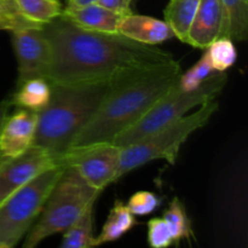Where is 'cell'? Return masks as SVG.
Listing matches in <instances>:
<instances>
[{"instance_id":"cell-20","label":"cell","mask_w":248,"mask_h":248,"mask_svg":"<svg viewBox=\"0 0 248 248\" xmlns=\"http://www.w3.org/2000/svg\"><path fill=\"white\" fill-rule=\"evenodd\" d=\"M19 12L33 23L45 26L62 15L60 0H15Z\"/></svg>"},{"instance_id":"cell-22","label":"cell","mask_w":248,"mask_h":248,"mask_svg":"<svg viewBox=\"0 0 248 248\" xmlns=\"http://www.w3.org/2000/svg\"><path fill=\"white\" fill-rule=\"evenodd\" d=\"M208 57L216 72H225L232 67L236 61L237 52L232 39L219 36L207 47Z\"/></svg>"},{"instance_id":"cell-27","label":"cell","mask_w":248,"mask_h":248,"mask_svg":"<svg viewBox=\"0 0 248 248\" xmlns=\"http://www.w3.org/2000/svg\"><path fill=\"white\" fill-rule=\"evenodd\" d=\"M132 0H96V4L118 12H131L130 4Z\"/></svg>"},{"instance_id":"cell-2","label":"cell","mask_w":248,"mask_h":248,"mask_svg":"<svg viewBox=\"0 0 248 248\" xmlns=\"http://www.w3.org/2000/svg\"><path fill=\"white\" fill-rule=\"evenodd\" d=\"M181 74V64L171 61L127 70L111 79L98 108L74 138L69 150L113 143L178 84Z\"/></svg>"},{"instance_id":"cell-8","label":"cell","mask_w":248,"mask_h":248,"mask_svg":"<svg viewBox=\"0 0 248 248\" xmlns=\"http://www.w3.org/2000/svg\"><path fill=\"white\" fill-rule=\"evenodd\" d=\"M121 148L114 143H99L70 149L63 155V166L74 167L92 188L103 191L118 181Z\"/></svg>"},{"instance_id":"cell-18","label":"cell","mask_w":248,"mask_h":248,"mask_svg":"<svg viewBox=\"0 0 248 248\" xmlns=\"http://www.w3.org/2000/svg\"><path fill=\"white\" fill-rule=\"evenodd\" d=\"M200 0H170L165 9V22L174 36L186 43Z\"/></svg>"},{"instance_id":"cell-5","label":"cell","mask_w":248,"mask_h":248,"mask_svg":"<svg viewBox=\"0 0 248 248\" xmlns=\"http://www.w3.org/2000/svg\"><path fill=\"white\" fill-rule=\"evenodd\" d=\"M218 107L219 104L216 99L205 102L195 113L186 114L147 137L121 148L118 179L155 160H166L173 165L178 157L181 147L186 142L189 136L203 127L217 111Z\"/></svg>"},{"instance_id":"cell-6","label":"cell","mask_w":248,"mask_h":248,"mask_svg":"<svg viewBox=\"0 0 248 248\" xmlns=\"http://www.w3.org/2000/svg\"><path fill=\"white\" fill-rule=\"evenodd\" d=\"M227 81V73L215 72L200 86L190 91L181 89L177 84L173 89L162 96L142 119L120 133L113 143L120 148L126 147L183 118L196 107L217 98Z\"/></svg>"},{"instance_id":"cell-26","label":"cell","mask_w":248,"mask_h":248,"mask_svg":"<svg viewBox=\"0 0 248 248\" xmlns=\"http://www.w3.org/2000/svg\"><path fill=\"white\" fill-rule=\"evenodd\" d=\"M161 203V199L152 191H138L127 202V207L135 216H147L155 212Z\"/></svg>"},{"instance_id":"cell-4","label":"cell","mask_w":248,"mask_h":248,"mask_svg":"<svg viewBox=\"0 0 248 248\" xmlns=\"http://www.w3.org/2000/svg\"><path fill=\"white\" fill-rule=\"evenodd\" d=\"M102 191L92 188L74 167L64 166L48 194L40 216L28 232L24 248H34L52 235L63 232L96 202Z\"/></svg>"},{"instance_id":"cell-24","label":"cell","mask_w":248,"mask_h":248,"mask_svg":"<svg viewBox=\"0 0 248 248\" xmlns=\"http://www.w3.org/2000/svg\"><path fill=\"white\" fill-rule=\"evenodd\" d=\"M215 72L216 70L213 68L212 63H211L208 53L206 52L193 68H190L184 74L182 73L181 78H179L178 86L181 89L186 90V91H190V90H194L200 86Z\"/></svg>"},{"instance_id":"cell-10","label":"cell","mask_w":248,"mask_h":248,"mask_svg":"<svg viewBox=\"0 0 248 248\" xmlns=\"http://www.w3.org/2000/svg\"><path fill=\"white\" fill-rule=\"evenodd\" d=\"M17 60L16 86L33 78H46L51 65V45L43 27H29L11 31Z\"/></svg>"},{"instance_id":"cell-1","label":"cell","mask_w":248,"mask_h":248,"mask_svg":"<svg viewBox=\"0 0 248 248\" xmlns=\"http://www.w3.org/2000/svg\"><path fill=\"white\" fill-rule=\"evenodd\" d=\"M51 45V65L46 79L53 84L111 80L127 70L174 61L172 53L145 45L119 33L82 29L65 18L44 26Z\"/></svg>"},{"instance_id":"cell-3","label":"cell","mask_w":248,"mask_h":248,"mask_svg":"<svg viewBox=\"0 0 248 248\" xmlns=\"http://www.w3.org/2000/svg\"><path fill=\"white\" fill-rule=\"evenodd\" d=\"M50 84V101L45 108L38 111L33 144L62 160L78 133L98 108L108 91L110 80Z\"/></svg>"},{"instance_id":"cell-14","label":"cell","mask_w":248,"mask_h":248,"mask_svg":"<svg viewBox=\"0 0 248 248\" xmlns=\"http://www.w3.org/2000/svg\"><path fill=\"white\" fill-rule=\"evenodd\" d=\"M92 2L78 7H63L62 16L82 29L103 33H118L119 24L125 15Z\"/></svg>"},{"instance_id":"cell-29","label":"cell","mask_w":248,"mask_h":248,"mask_svg":"<svg viewBox=\"0 0 248 248\" xmlns=\"http://www.w3.org/2000/svg\"><path fill=\"white\" fill-rule=\"evenodd\" d=\"M96 0H67L64 7H78V6H84V5L92 4Z\"/></svg>"},{"instance_id":"cell-11","label":"cell","mask_w":248,"mask_h":248,"mask_svg":"<svg viewBox=\"0 0 248 248\" xmlns=\"http://www.w3.org/2000/svg\"><path fill=\"white\" fill-rule=\"evenodd\" d=\"M38 124V111L18 108L5 118L0 128V157L22 154L34 142Z\"/></svg>"},{"instance_id":"cell-13","label":"cell","mask_w":248,"mask_h":248,"mask_svg":"<svg viewBox=\"0 0 248 248\" xmlns=\"http://www.w3.org/2000/svg\"><path fill=\"white\" fill-rule=\"evenodd\" d=\"M118 33L137 43L155 46L174 36L172 29L165 21L144 15H136L132 11L121 19Z\"/></svg>"},{"instance_id":"cell-17","label":"cell","mask_w":248,"mask_h":248,"mask_svg":"<svg viewBox=\"0 0 248 248\" xmlns=\"http://www.w3.org/2000/svg\"><path fill=\"white\" fill-rule=\"evenodd\" d=\"M222 5L223 28L220 36L232 41H244L248 36V1L247 0H219Z\"/></svg>"},{"instance_id":"cell-30","label":"cell","mask_w":248,"mask_h":248,"mask_svg":"<svg viewBox=\"0 0 248 248\" xmlns=\"http://www.w3.org/2000/svg\"><path fill=\"white\" fill-rule=\"evenodd\" d=\"M247 1H248V0H247Z\"/></svg>"},{"instance_id":"cell-16","label":"cell","mask_w":248,"mask_h":248,"mask_svg":"<svg viewBox=\"0 0 248 248\" xmlns=\"http://www.w3.org/2000/svg\"><path fill=\"white\" fill-rule=\"evenodd\" d=\"M135 225H137L135 215L123 201L116 200L102 228L101 234L94 239V247L107 242L116 241L126 232L133 229Z\"/></svg>"},{"instance_id":"cell-9","label":"cell","mask_w":248,"mask_h":248,"mask_svg":"<svg viewBox=\"0 0 248 248\" xmlns=\"http://www.w3.org/2000/svg\"><path fill=\"white\" fill-rule=\"evenodd\" d=\"M58 165L62 160L36 144L16 156L0 157V205L36 176Z\"/></svg>"},{"instance_id":"cell-15","label":"cell","mask_w":248,"mask_h":248,"mask_svg":"<svg viewBox=\"0 0 248 248\" xmlns=\"http://www.w3.org/2000/svg\"><path fill=\"white\" fill-rule=\"evenodd\" d=\"M16 87V92L10 101L18 108L40 111L50 101L51 84L46 78H33Z\"/></svg>"},{"instance_id":"cell-7","label":"cell","mask_w":248,"mask_h":248,"mask_svg":"<svg viewBox=\"0 0 248 248\" xmlns=\"http://www.w3.org/2000/svg\"><path fill=\"white\" fill-rule=\"evenodd\" d=\"M63 170L58 165L43 172L0 205V248L15 247L28 234Z\"/></svg>"},{"instance_id":"cell-19","label":"cell","mask_w":248,"mask_h":248,"mask_svg":"<svg viewBox=\"0 0 248 248\" xmlns=\"http://www.w3.org/2000/svg\"><path fill=\"white\" fill-rule=\"evenodd\" d=\"M93 207L90 205L81 216L63 232L61 248H90L94 247L93 236Z\"/></svg>"},{"instance_id":"cell-25","label":"cell","mask_w":248,"mask_h":248,"mask_svg":"<svg viewBox=\"0 0 248 248\" xmlns=\"http://www.w3.org/2000/svg\"><path fill=\"white\" fill-rule=\"evenodd\" d=\"M148 244L153 248H165L173 245V236L164 218H153L148 222Z\"/></svg>"},{"instance_id":"cell-23","label":"cell","mask_w":248,"mask_h":248,"mask_svg":"<svg viewBox=\"0 0 248 248\" xmlns=\"http://www.w3.org/2000/svg\"><path fill=\"white\" fill-rule=\"evenodd\" d=\"M29 27H43L27 19L19 12L15 0H0V31H17Z\"/></svg>"},{"instance_id":"cell-21","label":"cell","mask_w":248,"mask_h":248,"mask_svg":"<svg viewBox=\"0 0 248 248\" xmlns=\"http://www.w3.org/2000/svg\"><path fill=\"white\" fill-rule=\"evenodd\" d=\"M164 218L173 236V245H178L182 240H190L193 230L191 222L186 215V207L179 199H173L169 208L165 211Z\"/></svg>"},{"instance_id":"cell-28","label":"cell","mask_w":248,"mask_h":248,"mask_svg":"<svg viewBox=\"0 0 248 248\" xmlns=\"http://www.w3.org/2000/svg\"><path fill=\"white\" fill-rule=\"evenodd\" d=\"M11 101L10 99H5V101L0 102V128H1L2 123H4L5 118L9 114V109L11 107Z\"/></svg>"},{"instance_id":"cell-12","label":"cell","mask_w":248,"mask_h":248,"mask_svg":"<svg viewBox=\"0 0 248 248\" xmlns=\"http://www.w3.org/2000/svg\"><path fill=\"white\" fill-rule=\"evenodd\" d=\"M223 21L219 0H200L186 44L195 48H207L222 34Z\"/></svg>"}]
</instances>
